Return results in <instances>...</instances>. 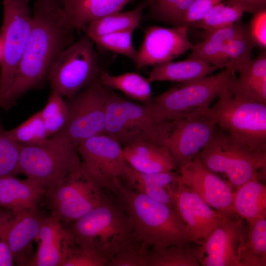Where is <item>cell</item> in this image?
Segmentation results:
<instances>
[{
    "label": "cell",
    "instance_id": "obj_1",
    "mask_svg": "<svg viewBox=\"0 0 266 266\" xmlns=\"http://www.w3.org/2000/svg\"><path fill=\"white\" fill-rule=\"evenodd\" d=\"M33 27L11 85L0 107L10 109L23 95L48 80L50 69L60 54L75 41L74 31L61 3L36 0Z\"/></svg>",
    "mask_w": 266,
    "mask_h": 266
},
{
    "label": "cell",
    "instance_id": "obj_2",
    "mask_svg": "<svg viewBox=\"0 0 266 266\" xmlns=\"http://www.w3.org/2000/svg\"><path fill=\"white\" fill-rule=\"evenodd\" d=\"M130 216L136 243L144 251L189 243L187 227L176 210L118 180L111 189Z\"/></svg>",
    "mask_w": 266,
    "mask_h": 266
},
{
    "label": "cell",
    "instance_id": "obj_3",
    "mask_svg": "<svg viewBox=\"0 0 266 266\" xmlns=\"http://www.w3.org/2000/svg\"><path fill=\"white\" fill-rule=\"evenodd\" d=\"M173 120L152 102L131 101L108 88L103 133L115 139L123 147L139 140L163 146Z\"/></svg>",
    "mask_w": 266,
    "mask_h": 266
},
{
    "label": "cell",
    "instance_id": "obj_4",
    "mask_svg": "<svg viewBox=\"0 0 266 266\" xmlns=\"http://www.w3.org/2000/svg\"><path fill=\"white\" fill-rule=\"evenodd\" d=\"M69 229L75 244L97 251L108 263L121 251L137 244L131 218L118 202L104 196L98 206L71 223Z\"/></svg>",
    "mask_w": 266,
    "mask_h": 266
},
{
    "label": "cell",
    "instance_id": "obj_5",
    "mask_svg": "<svg viewBox=\"0 0 266 266\" xmlns=\"http://www.w3.org/2000/svg\"><path fill=\"white\" fill-rule=\"evenodd\" d=\"M208 108L217 126L257 152L266 153V103L224 89Z\"/></svg>",
    "mask_w": 266,
    "mask_h": 266
},
{
    "label": "cell",
    "instance_id": "obj_6",
    "mask_svg": "<svg viewBox=\"0 0 266 266\" xmlns=\"http://www.w3.org/2000/svg\"><path fill=\"white\" fill-rule=\"evenodd\" d=\"M77 147L60 133L41 143L21 144L19 174L38 182L47 192L57 186L81 161Z\"/></svg>",
    "mask_w": 266,
    "mask_h": 266
},
{
    "label": "cell",
    "instance_id": "obj_7",
    "mask_svg": "<svg viewBox=\"0 0 266 266\" xmlns=\"http://www.w3.org/2000/svg\"><path fill=\"white\" fill-rule=\"evenodd\" d=\"M198 157L209 170L225 174L235 188L258 179L259 170L266 169V153L250 149L217 126Z\"/></svg>",
    "mask_w": 266,
    "mask_h": 266
},
{
    "label": "cell",
    "instance_id": "obj_8",
    "mask_svg": "<svg viewBox=\"0 0 266 266\" xmlns=\"http://www.w3.org/2000/svg\"><path fill=\"white\" fill-rule=\"evenodd\" d=\"M103 188L81 160L57 186L46 192L51 214L62 223H72L100 204Z\"/></svg>",
    "mask_w": 266,
    "mask_h": 266
},
{
    "label": "cell",
    "instance_id": "obj_9",
    "mask_svg": "<svg viewBox=\"0 0 266 266\" xmlns=\"http://www.w3.org/2000/svg\"><path fill=\"white\" fill-rule=\"evenodd\" d=\"M93 42L87 35L65 49L52 65L48 76L51 91L71 97L100 73Z\"/></svg>",
    "mask_w": 266,
    "mask_h": 266
},
{
    "label": "cell",
    "instance_id": "obj_10",
    "mask_svg": "<svg viewBox=\"0 0 266 266\" xmlns=\"http://www.w3.org/2000/svg\"><path fill=\"white\" fill-rule=\"evenodd\" d=\"M235 76L230 68L198 80L172 87L152 98V102L171 120L204 111Z\"/></svg>",
    "mask_w": 266,
    "mask_h": 266
},
{
    "label": "cell",
    "instance_id": "obj_11",
    "mask_svg": "<svg viewBox=\"0 0 266 266\" xmlns=\"http://www.w3.org/2000/svg\"><path fill=\"white\" fill-rule=\"evenodd\" d=\"M2 3L0 104L11 85L28 42L33 23L27 0H2Z\"/></svg>",
    "mask_w": 266,
    "mask_h": 266
},
{
    "label": "cell",
    "instance_id": "obj_12",
    "mask_svg": "<svg viewBox=\"0 0 266 266\" xmlns=\"http://www.w3.org/2000/svg\"><path fill=\"white\" fill-rule=\"evenodd\" d=\"M107 91L108 88L100 83L99 76L75 95L67 98V121L58 133L77 145L87 139L103 133Z\"/></svg>",
    "mask_w": 266,
    "mask_h": 266
},
{
    "label": "cell",
    "instance_id": "obj_13",
    "mask_svg": "<svg viewBox=\"0 0 266 266\" xmlns=\"http://www.w3.org/2000/svg\"><path fill=\"white\" fill-rule=\"evenodd\" d=\"M208 109L174 119L163 146L179 167L196 158L217 128Z\"/></svg>",
    "mask_w": 266,
    "mask_h": 266
},
{
    "label": "cell",
    "instance_id": "obj_14",
    "mask_svg": "<svg viewBox=\"0 0 266 266\" xmlns=\"http://www.w3.org/2000/svg\"><path fill=\"white\" fill-rule=\"evenodd\" d=\"M244 219H226L196 249L202 266H242L241 256L246 238Z\"/></svg>",
    "mask_w": 266,
    "mask_h": 266
},
{
    "label": "cell",
    "instance_id": "obj_15",
    "mask_svg": "<svg viewBox=\"0 0 266 266\" xmlns=\"http://www.w3.org/2000/svg\"><path fill=\"white\" fill-rule=\"evenodd\" d=\"M81 161L100 182L110 189L121 180L127 162L123 146L113 138L102 133L80 143L77 147Z\"/></svg>",
    "mask_w": 266,
    "mask_h": 266
},
{
    "label": "cell",
    "instance_id": "obj_16",
    "mask_svg": "<svg viewBox=\"0 0 266 266\" xmlns=\"http://www.w3.org/2000/svg\"><path fill=\"white\" fill-rule=\"evenodd\" d=\"M180 168V181L226 218L239 217L235 211L234 191L229 183L207 168L197 156Z\"/></svg>",
    "mask_w": 266,
    "mask_h": 266
},
{
    "label": "cell",
    "instance_id": "obj_17",
    "mask_svg": "<svg viewBox=\"0 0 266 266\" xmlns=\"http://www.w3.org/2000/svg\"><path fill=\"white\" fill-rule=\"evenodd\" d=\"M188 28L187 26L148 27L133 61L136 67L152 66L171 62L192 49L194 44L188 38Z\"/></svg>",
    "mask_w": 266,
    "mask_h": 266
},
{
    "label": "cell",
    "instance_id": "obj_18",
    "mask_svg": "<svg viewBox=\"0 0 266 266\" xmlns=\"http://www.w3.org/2000/svg\"><path fill=\"white\" fill-rule=\"evenodd\" d=\"M174 207L187 227L190 242L201 244L227 219L180 180L174 194Z\"/></svg>",
    "mask_w": 266,
    "mask_h": 266
},
{
    "label": "cell",
    "instance_id": "obj_19",
    "mask_svg": "<svg viewBox=\"0 0 266 266\" xmlns=\"http://www.w3.org/2000/svg\"><path fill=\"white\" fill-rule=\"evenodd\" d=\"M37 246L30 266H62L73 235L56 216L41 217Z\"/></svg>",
    "mask_w": 266,
    "mask_h": 266
},
{
    "label": "cell",
    "instance_id": "obj_20",
    "mask_svg": "<svg viewBox=\"0 0 266 266\" xmlns=\"http://www.w3.org/2000/svg\"><path fill=\"white\" fill-rule=\"evenodd\" d=\"M41 216L37 209L21 212L15 216L8 233V244L14 264L30 266L34 252L40 226Z\"/></svg>",
    "mask_w": 266,
    "mask_h": 266
},
{
    "label": "cell",
    "instance_id": "obj_21",
    "mask_svg": "<svg viewBox=\"0 0 266 266\" xmlns=\"http://www.w3.org/2000/svg\"><path fill=\"white\" fill-rule=\"evenodd\" d=\"M122 179L126 181L129 187L174 208V193L180 180L179 174L172 170L143 173L128 164Z\"/></svg>",
    "mask_w": 266,
    "mask_h": 266
},
{
    "label": "cell",
    "instance_id": "obj_22",
    "mask_svg": "<svg viewBox=\"0 0 266 266\" xmlns=\"http://www.w3.org/2000/svg\"><path fill=\"white\" fill-rule=\"evenodd\" d=\"M46 193L39 183L29 177L25 179L15 176L0 178V207L15 214L37 209Z\"/></svg>",
    "mask_w": 266,
    "mask_h": 266
},
{
    "label": "cell",
    "instance_id": "obj_23",
    "mask_svg": "<svg viewBox=\"0 0 266 266\" xmlns=\"http://www.w3.org/2000/svg\"><path fill=\"white\" fill-rule=\"evenodd\" d=\"M127 163L143 173H159L172 170L176 166L169 151L155 143L139 140L123 147Z\"/></svg>",
    "mask_w": 266,
    "mask_h": 266
},
{
    "label": "cell",
    "instance_id": "obj_24",
    "mask_svg": "<svg viewBox=\"0 0 266 266\" xmlns=\"http://www.w3.org/2000/svg\"><path fill=\"white\" fill-rule=\"evenodd\" d=\"M133 0H60L70 24L84 31L91 21L119 12Z\"/></svg>",
    "mask_w": 266,
    "mask_h": 266
},
{
    "label": "cell",
    "instance_id": "obj_25",
    "mask_svg": "<svg viewBox=\"0 0 266 266\" xmlns=\"http://www.w3.org/2000/svg\"><path fill=\"white\" fill-rule=\"evenodd\" d=\"M219 69L202 61L187 58L152 66L147 79L150 83L169 81L186 83L203 78Z\"/></svg>",
    "mask_w": 266,
    "mask_h": 266
},
{
    "label": "cell",
    "instance_id": "obj_26",
    "mask_svg": "<svg viewBox=\"0 0 266 266\" xmlns=\"http://www.w3.org/2000/svg\"><path fill=\"white\" fill-rule=\"evenodd\" d=\"M247 28L239 21L226 28L205 32L203 40L194 45L188 58L198 59L216 66L219 58L229 42Z\"/></svg>",
    "mask_w": 266,
    "mask_h": 266
},
{
    "label": "cell",
    "instance_id": "obj_27",
    "mask_svg": "<svg viewBox=\"0 0 266 266\" xmlns=\"http://www.w3.org/2000/svg\"><path fill=\"white\" fill-rule=\"evenodd\" d=\"M233 206L245 221L266 216V187L258 179L249 180L236 188Z\"/></svg>",
    "mask_w": 266,
    "mask_h": 266
},
{
    "label": "cell",
    "instance_id": "obj_28",
    "mask_svg": "<svg viewBox=\"0 0 266 266\" xmlns=\"http://www.w3.org/2000/svg\"><path fill=\"white\" fill-rule=\"evenodd\" d=\"M146 6L145 0L131 10L117 12L94 20L87 25L84 32L91 38L116 32L134 31L140 26L142 12Z\"/></svg>",
    "mask_w": 266,
    "mask_h": 266
},
{
    "label": "cell",
    "instance_id": "obj_29",
    "mask_svg": "<svg viewBox=\"0 0 266 266\" xmlns=\"http://www.w3.org/2000/svg\"><path fill=\"white\" fill-rule=\"evenodd\" d=\"M99 78L100 83L106 88L118 90L141 103L152 102L151 83L137 72L113 75L100 70Z\"/></svg>",
    "mask_w": 266,
    "mask_h": 266
},
{
    "label": "cell",
    "instance_id": "obj_30",
    "mask_svg": "<svg viewBox=\"0 0 266 266\" xmlns=\"http://www.w3.org/2000/svg\"><path fill=\"white\" fill-rule=\"evenodd\" d=\"M246 238L242 266H266V216L246 221Z\"/></svg>",
    "mask_w": 266,
    "mask_h": 266
},
{
    "label": "cell",
    "instance_id": "obj_31",
    "mask_svg": "<svg viewBox=\"0 0 266 266\" xmlns=\"http://www.w3.org/2000/svg\"><path fill=\"white\" fill-rule=\"evenodd\" d=\"M255 44L251 39L248 28L233 38L219 58L216 66L220 68H232L239 73L250 63L252 52Z\"/></svg>",
    "mask_w": 266,
    "mask_h": 266
},
{
    "label": "cell",
    "instance_id": "obj_32",
    "mask_svg": "<svg viewBox=\"0 0 266 266\" xmlns=\"http://www.w3.org/2000/svg\"><path fill=\"white\" fill-rule=\"evenodd\" d=\"M147 266H200L196 249L189 243L163 249H150L146 253Z\"/></svg>",
    "mask_w": 266,
    "mask_h": 266
},
{
    "label": "cell",
    "instance_id": "obj_33",
    "mask_svg": "<svg viewBox=\"0 0 266 266\" xmlns=\"http://www.w3.org/2000/svg\"><path fill=\"white\" fill-rule=\"evenodd\" d=\"M145 0L149 19L180 27L185 13L195 0Z\"/></svg>",
    "mask_w": 266,
    "mask_h": 266
},
{
    "label": "cell",
    "instance_id": "obj_34",
    "mask_svg": "<svg viewBox=\"0 0 266 266\" xmlns=\"http://www.w3.org/2000/svg\"><path fill=\"white\" fill-rule=\"evenodd\" d=\"M244 13L241 9L228 2H220L190 27L202 29L206 32L216 31L240 21Z\"/></svg>",
    "mask_w": 266,
    "mask_h": 266
},
{
    "label": "cell",
    "instance_id": "obj_35",
    "mask_svg": "<svg viewBox=\"0 0 266 266\" xmlns=\"http://www.w3.org/2000/svg\"><path fill=\"white\" fill-rule=\"evenodd\" d=\"M39 113L50 137L62 131L67 121L66 102L63 96L55 92L51 91L47 103Z\"/></svg>",
    "mask_w": 266,
    "mask_h": 266
},
{
    "label": "cell",
    "instance_id": "obj_36",
    "mask_svg": "<svg viewBox=\"0 0 266 266\" xmlns=\"http://www.w3.org/2000/svg\"><path fill=\"white\" fill-rule=\"evenodd\" d=\"M8 132L12 139L21 144H39L50 137L39 111Z\"/></svg>",
    "mask_w": 266,
    "mask_h": 266
},
{
    "label": "cell",
    "instance_id": "obj_37",
    "mask_svg": "<svg viewBox=\"0 0 266 266\" xmlns=\"http://www.w3.org/2000/svg\"><path fill=\"white\" fill-rule=\"evenodd\" d=\"M20 147L0 122V178L19 174Z\"/></svg>",
    "mask_w": 266,
    "mask_h": 266
},
{
    "label": "cell",
    "instance_id": "obj_38",
    "mask_svg": "<svg viewBox=\"0 0 266 266\" xmlns=\"http://www.w3.org/2000/svg\"><path fill=\"white\" fill-rule=\"evenodd\" d=\"M133 31L116 32L90 38L100 49L124 55L134 61L137 51L133 43Z\"/></svg>",
    "mask_w": 266,
    "mask_h": 266
},
{
    "label": "cell",
    "instance_id": "obj_39",
    "mask_svg": "<svg viewBox=\"0 0 266 266\" xmlns=\"http://www.w3.org/2000/svg\"><path fill=\"white\" fill-rule=\"evenodd\" d=\"M108 263L97 251L74 243L68 248L62 266H107Z\"/></svg>",
    "mask_w": 266,
    "mask_h": 266
},
{
    "label": "cell",
    "instance_id": "obj_40",
    "mask_svg": "<svg viewBox=\"0 0 266 266\" xmlns=\"http://www.w3.org/2000/svg\"><path fill=\"white\" fill-rule=\"evenodd\" d=\"M15 214L0 207V266L14 265L8 244V233Z\"/></svg>",
    "mask_w": 266,
    "mask_h": 266
},
{
    "label": "cell",
    "instance_id": "obj_41",
    "mask_svg": "<svg viewBox=\"0 0 266 266\" xmlns=\"http://www.w3.org/2000/svg\"><path fill=\"white\" fill-rule=\"evenodd\" d=\"M146 253L137 244H134L115 255L107 266H147Z\"/></svg>",
    "mask_w": 266,
    "mask_h": 266
},
{
    "label": "cell",
    "instance_id": "obj_42",
    "mask_svg": "<svg viewBox=\"0 0 266 266\" xmlns=\"http://www.w3.org/2000/svg\"><path fill=\"white\" fill-rule=\"evenodd\" d=\"M223 0H195L185 13L181 26L190 27L201 19L210 9Z\"/></svg>",
    "mask_w": 266,
    "mask_h": 266
},
{
    "label": "cell",
    "instance_id": "obj_43",
    "mask_svg": "<svg viewBox=\"0 0 266 266\" xmlns=\"http://www.w3.org/2000/svg\"><path fill=\"white\" fill-rule=\"evenodd\" d=\"M248 28L249 34L254 42L260 47H266V8L254 13Z\"/></svg>",
    "mask_w": 266,
    "mask_h": 266
},
{
    "label": "cell",
    "instance_id": "obj_44",
    "mask_svg": "<svg viewBox=\"0 0 266 266\" xmlns=\"http://www.w3.org/2000/svg\"><path fill=\"white\" fill-rule=\"evenodd\" d=\"M240 73H245L260 79L266 78V52H263L256 59L251 60L246 69Z\"/></svg>",
    "mask_w": 266,
    "mask_h": 266
},
{
    "label": "cell",
    "instance_id": "obj_45",
    "mask_svg": "<svg viewBox=\"0 0 266 266\" xmlns=\"http://www.w3.org/2000/svg\"><path fill=\"white\" fill-rule=\"evenodd\" d=\"M227 1L238 7L244 12L252 14L266 8V0H227Z\"/></svg>",
    "mask_w": 266,
    "mask_h": 266
},
{
    "label": "cell",
    "instance_id": "obj_46",
    "mask_svg": "<svg viewBox=\"0 0 266 266\" xmlns=\"http://www.w3.org/2000/svg\"><path fill=\"white\" fill-rule=\"evenodd\" d=\"M38 1H58L60 2V0H36Z\"/></svg>",
    "mask_w": 266,
    "mask_h": 266
}]
</instances>
